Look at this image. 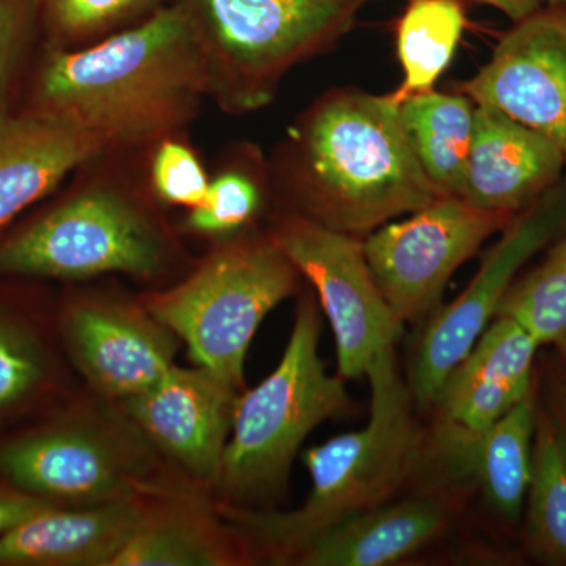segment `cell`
I'll list each match as a JSON object with an SVG mask.
<instances>
[{
    "label": "cell",
    "mask_w": 566,
    "mask_h": 566,
    "mask_svg": "<svg viewBox=\"0 0 566 566\" xmlns=\"http://www.w3.org/2000/svg\"><path fill=\"white\" fill-rule=\"evenodd\" d=\"M546 7L566 18V0H546Z\"/></svg>",
    "instance_id": "obj_34"
},
{
    "label": "cell",
    "mask_w": 566,
    "mask_h": 566,
    "mask_svg": "<svg viewBox=\"0 0 566 566\" xmlns=\"http://www.w3.org/2000/svg\"><path fill=\"white\" fill-rule=\"evenodd\" d=\"M164 262L166 245L155 223L111 180L93 181L0 240V277L148 279Z\"/></svg>",
    "instance_id": "obj_7"
},
{
    "label": "cell",
    "mask_w": 566,
    "mask_h": 566,
    "mask_svg": "<svg viewBox=\"0 0 566 566\" xmlns=\"http://www.w3.org/2000/svg\"><path fill=\"white\" fill-rule=\"evenodd\" d=\"M296 268L270 234L230 240L145 311L188 346L192 363L244 392V363L260 324L296 290Z\"/></svg>",
    "instance_id": "obj_6"
},
{
    "label": "cell",
    "mask_w": 566,
    "mask_h": 566,
    "mask_svg": "<svg viewBox=\"0 0 566 566\" xmlns=\"http://www.w3.org/2000/svg\"><path fill=\"white\" fill-rule=\"evenodd\" d=\"M558 349H560L562 357H564L565 364H566V335L564 338H562L560 342L557 344Z\"/></svg>",
    "instance_id": "obj_35"
},
{
    "label": "cell",
    "mask_w": 566,
    "mask_h": 566,
    "mask_svg": "<svg viewBox=\"0 0 566 566\" xmlns=\"http://www.w3.org/2000/svg\"><path fill=\"white\" fill-rule=\"evenodd\" d=\"M62 333L81 374L115 400L145 392L177 365L172 333L147 311L82 301L66 311Z\"/></svg>",
    "instance_id": "obj_14"
},
{
    "label": "cell",
    "mask_w": 566,
    "mask_h": 566,
    "mask_svg": "<svg viewBox=\"0 0 566 566\" xmlns=\"http://www.w3.org/2000/svg\"><path fill=\"white\" fill-rule=\"evenodd\" d=\"M565 227L566 178L513 219L464 292L430 316L411 371L409 389L415 400L433 405L446 379L497 315L516 275Z\"/></svg>",
    "instance_id": "obj_10"
},
{
    "label": "cell",
    "mask_w": 566,
    "mask_h": 566,
    "mask_svg": "<svg viewBox=\"0 0 566 566\" xmlns=\"http://www.w3.org/2000/svg\"><path fill=\"white\" fill-rule=\"evenodd\" d=\"M538 340L509 315H495L436 395V447L486 431L534 390Z\"/></svg>",
    "instance_id": "obj_13"
},
{
    "label": "cell",
    "mask_w": 566,
    "mask_h": 566,
    "mask_svg": "<svg viewBox=\"0 0 566 566\" xmlns=\"http://www.w3.org/2000/svg\"><path fill=\"white\" fill-rule=\"evenodd\" d=\"M504 13L515 24L546 7V0H475Z\"/></svg>",
    "instance_id": "obj_32"
},
{
    "label": "cell",
    "mask_w": 566,
    "mask_h": 566,
    "mask_svg": "<svg viewBox=\"0 0 566 566\" xmlns=\"http://www.w3.org/2000/svg\"><path fill=\"white\" fill-rule=\"evenodd\" d=\"M54 505L14 486L10 490H0V536Z\"/></svg>",
    "instance_id": "obj_31"
},
{
    "label": "cell",
    "mask_w": 566,
    "mask_h": 566,
    "mask_svg": "<svg viewBox=\"0 0 566 566\" xmlns=\"http://www.w3.org/2000/svg\"><path fill=\"white\" fill-rule=\"evenodd\" d=\"M515 218L460 196H439L364 238L368 266L397 318L409 323L433 315L452 275Z\"/></svg>",
    "instance_id": "obj_8"
},
{
    "label": "cell",
    "mask_w": 566,
    "mask_h": 566,
    "mask_svg": "<svg viewBox=\"0 0 566 566\" xmlns=\"http://www.w3.org/2000/svg\"><path fill=\"white\" fill-rule=\"evenodd\" d=\"M241 394L199 365H174L155 386L122 405L163 452L193 479L214 485Z\"/></svg>",
    "instance_id": "obj_12"
},
{
    "label": "cell",
    "mask_w": 566,
    "mask_h": 566,
    "mask_svg": "<svg viewBox=\"0 0 566 566\" xmlns=\"http://www.w3.org/2000/svg\"><path fill=\"white\" fill-rule=\"evenodd\" d=\"M136 474L120 450L84 428H43L0 447V476L52 504L133 497Z\"/></svg>",
    "instance_id": "obj_15"
},
{
    "label": "cell",
    "mask_w": 566,
    "mask_h": 566,
    "mask_svg": "<svg viewBox=\"0 0 566 566\" xmlns=\"http://www.w3.org/2000/svg\"><path fill=\"white\" fill-rule=\"evenodd\" d=\"M534 335L539 345H557L566 335V227L545 259L516 279L499 307Z\"/></svg>",
    "instance_id": "obj_26"
},
{
    "label": "cell",
    "mask_w": 566,
    "mask_h": 566,
    "mask_svg": "<svg viewBox=\"0 0 566 566\" xmlns=\"http://www.w3.org/2000/svg\"><path fill=\"white\" fill-rule=\"evenodd\" d=\"M564 153L504 112L476 104L461 196L488 211L517 216L564 180Z\"/></svg>",
    "instance_id": "obj_17"
},
{
    "label": "cell",
    "mask_w": 566,
    "mask_h": 566,
    "mask_svg": "<svg viewBox=\"0 0 566 566\" xmlns=\"http://www.w3.org/2000/svg\"><path fill=\"white\" fill-rule=\"evenodd\" d=\"M147 516L136 497L51 506L0 536V566H111Z\"/></svg>",
    "instance_id": "obj_18"
},
{
    "label": "cell",
    "mask_w": 566,
    "mask_h": 566,
    "mask_svg": "<svg viewBox=\"0 0 566 566\" xmlns=\"http://www.w3.org/2000/svg\"><path fill=\"white\" fill-rule=\"evenodd\" d=\"M370 381V419L364 428L305 450L312 490L292 512H237L234 521L275 562L297 560L349 517L385 505L400 493L422 460L423 434L415 397L392 348L365 371Z\"/></svg>",
    "instance_id": "obj_3"
},
{
    "label": "cell",
    "mask_w": 566,
    "mask_h": 566,
    "mask_svg": "<svg viewBox=\"0 0 566 566\" xmlns=\"http://www.w3.org/2000/svg\"><path fill=\"white\" fill-rule=\"evenodd\" d=\"M202 48L210 98L244 115L273 103L286 74L337 46L367 0H172Z\"/></svg>",
    "instance_id": "obj_4"
},
{
    "label": "cell",
    "mask_w": 566,
    "mask_h": 566,
    "mask_svg": "<svg viewBox=\"0 0 566 566\" xmlns=\"http://www.w3.org/2000/svg\"><path fill=\"white\" fill-rule=\"evenodd\" d=\"M476 104L463 92L431 91L400 104L416 159L439 196H461Z\"/></svg>",
    "instance_id": "obj_21"
},
{
    "label": "cell",
    "mask_w": 566,
    "mask_h": 566,
    "mask_svg": "<svg viewBox=\"0 0 566 566\" xmlns=\"http://www.w3.org/2000/svg\"><path fill=\"white\" fill-rule=\"evenodd\" d=\"M39 44V0H0V109L17 104Z\"/></svg>",
    "instance_id": "obj_28"
},
{
    "label": "cell",
    "mask_w": 566,
    "mask_h": 566,
    "mask_svg": "<svg viewBox=\"0 0 566 566\" xmlns=\"http://www.w3.org/2000/svg\"><path fill=\"white\" fill-rule=\"evenodd\" d=\"M322 318L314 297L297 307L281 363L234 406L232 433L214 485L234 501H252L285 485L308 434L352 409L345 378L326 371L318 345Z\"/></svg>",
    "instance_id": "obj_5"
},
{
    "label": "cell",
    "mask_w": 566,
    "mask_h": 566,
    "mask_svg": "<svg viewBox=\"0 0 566 566\" xmlns=\"http://www.w3.org/2000/svg\"><path fill=\"white\" fill-rule=\"evenodd\" d=\"M227 560L226 549L202 524L147 516L111 566H218Z\"/></svg>",
    "instance_id": "obj_27"
},
{
    "label": "cell",
    "mask_w": 566,
    "mask_h": 566,
    "mask_svg": "<svg viewBox=\"0 0 566 566\" xmlns=\"http://www.w3.org/2000/svg\"><path fill=\"white\" fill-rule=\"evenodd\" d=\"M536 411L532 390L482 434L438 447L453 472L474 476L488 504L510 524L520 523L526 504Z\"/></svg>",
    "instance_id": "obj_20"
},
{
    "label": "cell",
    "mask_w": 566,
    "mask_h": 566,
    "mask_svg": "<svg viewBox=\"0 0 566 566\" xmlns=\"http://www.w3.org/2000/svg\"><path fill=\"white\" fill-rule=\"evenodd\" d=\"M106 153L96 137L52 112L25 103L0 109V230Z\"/></svg>",
    "instance_id": "obj_16"
},
{
    "label": "cell",
    "mask_w": 566,
    "mask_h": 566,
    "mask_svg": "<svg viewBox=\"0 0 566 566\" xmlns=\"http://www.w3.org/2000/svg\"><path fill=\"white\" fill-rule=\"evenodd\" d=\"M39 342L21 324L0 315V411L20 403L43 381Z\"/></svg>",
    "instance_id": "obj_30"
},
{
    "label": "cell",
    "mask_w": 566,
    "mask_h": 566,
    "mask_svg": "<svg viewBox=\"0 0 566 566\" xmlns=\"http://www.w3.org/2000/svg\"><path fill=\"white\" fill-rule=\"evenodd\" d=\"M367 2H374V0H367Z\"/></svg>",
    "instance_id": "obj_36"
},
{
    "label": "cell",
    "mask_w": 566,
    "mask_h": 566,
    "mask_svg": "<svg viewBox=\"0 0 566 566\" xmlns=\"http://www.w3.org/2000/svg\"><path fill=\"white\" fill-rule=\"evenodd\" d=\"M449 523L441 499L387 502L349 517L297 557L305 566H382L433 542Z\"/></svg>",
    "instance_id": "obj_19"
},
{
    "label": "cell",
    "mask_w": 566,
    "mask_h": 566,
    "mask_svg": "<svg viewBox=\"0 0 566 566\" xmlns=\"http://www.w3.org/2000/svg\"><path fill=\"white\" fill-rule=\"evenodd\" d=\"M22 103L96 137L107 153L177 136L210 96L202 48L175 2L76 50L41 44Z\"/></svg>",
    "instance_id": "obj_1"
},
{
    "label": "cell",
    "mask_w": 566,
    "mask_h": 566,
    "mask_svg": "<svg viewBox=\"0 0 566 566\" xmlns=\"http://www.w3.org/2000/svg\"><path fill=\"white\" fill-rule=\"evenodd\" d=\"M172 0H39L41 44L76 50L147 20Z\"/></svg>",
    "instance_id": "obj_25"
},
{
    "label": "cell",
    "mask_w": 566,
    "mask_h": 566,
    "mask_svg": "<svg viewBox=\"0 0 566 566\" xmlns=\"http://www.w3.org/2000/svg\"><path fill=\"white\" fill-rule=\"evenodd\" d=\"M524 538L539 564L566 566V431L558 417L536 411Z\"/></svg>",
    "instance_id": "obj_23"
},
{
    "label": "cell",
    "mask_w": 566,
    "mask_h": 566,
    "mask_svg": "<svg viewBox=\"0 0 566 566\" xmlns=\"http://www.w3.org/2000/svg\"><path fill=\"white\" fill-rule=\"evenodd\" d=\"M558 420L564 424L566 431V382L562 386L560 394H558Z\"/></svg>",
    "instance_id": "obj_33"
},
{
    "label": "cell",
    "mask_w": 566,
    "mask_h": 566,
    "mask_svg": "<svg viewBox=\"0 0 566 566\" xmlns=\"http://www.w3.org/2000/svg\"><path fill=\"white\" fill-rule=\"evenodd\" d=\"M458 92L542 134L566 159V18L545 7L515 22Z\"/></svg>",
    "instance_id": "obj_11"
},
{
    "label": "cell",
    "mask_w": 566,
    "mask_h": 566,
    "mask_svg": "<svg viewBox=\"0 0 566 566\" xmlns=\"http://www.w3.org/2000/svg\"><path fill=\"white\" fill-rule=\"evenodd\" d=\"M468 28L464 0H408L395 25V48L403 81L390 92L401 104L434 91L455 59Z\"/></svg>",
    "instance_id": "obj_22"
},
{
    "label": "cell",
    "mask_w": 566,
    "mask_h": 566,
    "mask_svg": "<svg viewBox=\"0 0 566 566\" xmlns=\"http://www.w3.org/2000/svg\"><path fill=\"white\" fill-rule=\"evenodd\" d=\"M297 273L314 286L329 319L338 375L359 378L405 333L368 266L363 238L286 212L270 233Z\"/></svg>",
    "instance_id": "obj_9"
},
{
    "label": "cell",
    "mask_w": 566,
    "mask_h": 566,
    "mask_svg": "<svg viewBox=\"0 0 566 566\" xmlns=\"http://www.w3.org/2000/svg\"><path fill=\"white\" fill-rule=\"evenodd\" d=\"M150 159L151 191L170 207H199L210 188L203 164L197 153L177 136L166 137L153 145Z\"/></svg>",
    "instance_id": "obj_29"
},
{
    "label": "cell",
    "mask_w": 566,
    "mask_h": 566,
    "mask_svg": "<svg viewBox=\"0 0 566 566\" xmlns=\"http://www.w3.org/2000/svg\"><path fill=\"white\" fill-rule=\"evenodd\" d=\"M270 169L290 212L363 240L439 197L390 93H323L289 129Z\"/></svg>",
    "instance_id": "obj_2"
},
{
    "label": "cell",
    "mask_w": 566,
    "mask_h": 566,
    "mask_svg": "<svg viewBox=\"0 0 566 566\" xmlns=\"http://www.w3.org/2000/svg\"><path fill=\"white\" fill-rule=\"evenodd\" d=\"M270 182V167L249 148L240 163L211 178L203 202L189 210V229L208 237H237L259 218Z\"/></svg>",
    "instance_id": "obj_24"
}]
</instances>
